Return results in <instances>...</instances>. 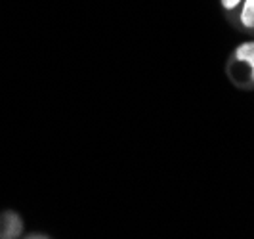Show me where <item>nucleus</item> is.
<instances>
[{
    "label": "nucleus",
    "mask_w": 254,
    "mask_h": 239,
    "mask_svg": "<svg viewBox=\"0 0 254 239\" xmlns=\"http://www.w3.org/2000/svg\"><path fill=\"white\" fill-rule=\"evenodd\" d=\"M241 21H243V25L253 27L254 29V0H247V2H245L243 13H241Z\"/></svg>",
    "instance_id": "7ed1b4c3"
},
{
    "label": "nucleus",
    "mask_w": 254,
    "mask_h": 239,
    "mask_svg": "<svg viewBox=\"0 0 254 239\" xmlns=\"http://www.w3.org/2000/svg\"><path fill=\"white\" fill-rule=\"evenodd\" d=\"M23 232V222L13 211H4L0 214V239L19 238Z\"/></svg>",
    "instance_id": "f257e3e1"
},
{
    "label": "nucleus",
    "mask_w": 254,
    "mask_h": 239,
    "mask_svg": "<svg viewBox=\"0 0 254 239\" xmlns=\"http://www.w3.org/2000/svg\"><path fill=\"white\" fill-rule=\"evenodd\" d=\"M235 58L239 62H247L251 65V77L254 80V42H245L235 50Z\"/></svg>",
    "instance_id": "f03ea898"
},
{
    "label": "nucleus",
    "mask_w": 254,
    "mask_h": 239,
    "mask_svg": "<svg viewBox=\"0 0 254 239\" xmlns=\"http://www.w3.org/2000/svg\"><path fill=\"white\" fill-rule=\"evenodd\" d=\"M239 2H241V0H222V6H224L226 10H233L235 6H239Z\"/></svg>",
    "instance_id": "20e7f679"
}]
</instances>
